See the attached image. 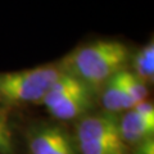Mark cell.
Masks as SVG:
<instances>
[{"instance_id":"6da1fadb","label":"cell","mask_w":154,"mask_h":154,"mask_svg":"<svg viewBox=\"0 0 154 154\" xmlns=\"http://www.w3.org/2000/svg\"><path fill=\"white\" fill-rule=\"evenodd\" d=\"M130 58L131 51L123 42L96 40L76 48L58 63L63 72L77 77L98 94L109 79L128 68Z\"/></svg>"},{"instance_id":"7a4b0ae2","label":"cell","mask_w":154,"mask_h":154,"mask_svg":"<svg viewBox=\"0 0 154 154\" xmlns=\"http://www.w3.org/2000/svg\"><path fill=\"white\" fill-rule=\"evenodd\" d=\"M58 62L32 68L0 72V109L19 113L40 104L42 96L60 75Z\"/></svg>"},{"instance_id":"3957f363","label":"cell","mask_w":154,"mask_h":154,"mask_svg":"<svg viewBox=\"0 0 154 154\" xmlns=\"http://www.w3.org/2000/svg\"><path fill=\"white\" fill-rule=\"evenodd\" d=\"M42 107L48 118L71 126L84 116L98 109L96 94L77 77L62 71L42 96Z\"/></svg>"},{"instance_id":"277c9868","label":"cell","mask_w":154,"mask_h":154,"mask_svg":"<svg viewBox=\"0 0 154 154\" xmlns=\"http://www.w3.org/2000/svg\"><path fill=\"white\" fill-rule=\"evenodd\" d=\"M79 154H130L117 116L96 109L71 125Z\"/></svg>"},{"instance_id":"5b68a950","label":"cell","mask_w":154,"mask_h":154,"mask_svg":"<svg viewBox=\"0 0 154 154\" xmlns=\"http://www.w3.org/2000/svg\"><path fill=\"white\" fill-rule=\"evenodd\" d=\"M23 154H79L71 126L50 118L21 122Z\"/></svg>"},{"instance_id":"8992f818","label":"cell","mask_w":154,"mask_h":154,"mask_svg":"<svg viewBox=\"0 0 154 154\" xmlns=\"http://www.w3.org/2000/svg\"><path fill=\"white\" fill-rule=\"evenodd\" d=\"M148 99L149 86L127 68L109 79L96 94L98 109L117 117Z\"/></svg>"},{"instance_id":"52a82bcc","label":"cell","mask_w":154,"mask_h":154,"mask_svg":"<svg viewBox=\"0 0 154 154\" xmlns=\"http://www.w3.org/2000/svg\"><path fill=\"white\" fill-rule=\"evenodd\" d=\"M118 127L128 149L154 137V105L150 99L118 116Z\"/></svg>"},{"instance_id":"ba28073f","label":"cell","mask_w":154,"mask_h":154,"mask_svg":"<svg viewBox=\"0 0 154 154\" xmlns=\"http://www.w3.org/2000/svg\"><path fill=\"white\" fill-rule=\"evenodd\" d=\"M17 114L0 109V154H23Z\"/></svg>"},{"instance_id":"9c48e42d","label":"cell","mask_w":154,"mask_h":154,"mask_svg":"<svg viewBox=\"0 0 154 154\" xmlns=\"http://www.w3.org/2000/svg\"><path fill=\"white\" fill-rule=\"evenodd\" d=\"M130 72L145 82L149 88L154 82V41L153 38L141 46L136 53L131 54L128 62Z\"/></svg>"},{"instance_id":"30bf717a","label":"cell","mask_w":154,"mask_h":154,"mask_svg":"<svg viewBox=\"0 0 154 154\" xmlns=\"http://www.w3.org/2000/svg\"><path fill=\"white\" fill-rule=\"evenodd\" d=\"M130 154H154V137L146 139L145 141L130 149Z\"/></svg>"}]
</instances>
